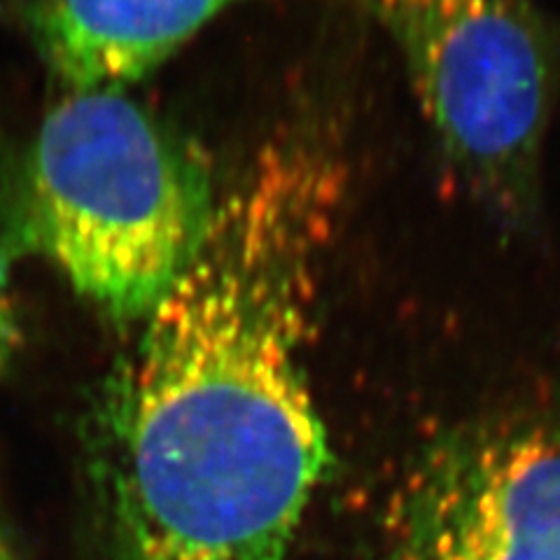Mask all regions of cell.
<instances>
[{
  "mask_svg": "<svg viewBox=\"0 0 560 560\" xmlns=\"http://www.w3.org/2000/svg\"><path fill=\"white\" fill-rule=\"evenodd\" d=\"M0 560H16L12 549L8 547V541L3 539V535H0Z\"/></svg>",
  "mask_w": 560,
  "mask_h": 560,
  "instance_id": "cell-7",
  "label": "cell"
},
{
  "mask_svg": "<svg viewBox=\"0 0 560 560\" xmlns=\"http://www.w3.org/2000/svg\"><path fill=\"white\" fill-rule=\"evenodd\" d=\"M471 195L504 224L539 206L560 40L533 0H370Z\"/></svg>",
  "mask_w": 560,
  "mask_h": 560,
  "instance_id": "cell-3",
  "label": "cell"
},
{
  "mask_svg": "<svg viewBox=\"0 0 560 560\" xmlns=\"http://www.w3.org/2000/svg\"><path fill=\"white\" fill-rule=\"evenodd\" d=\"M388 560H560V416L486 418L434 442L393 506Z\"/></svg>",
  "mask_w": 560,
  "mask_h": 560,
  "instance_id": "cell-4",
  "label": "cell"
},
{
  "mask_svg": "<svg viewBox=\"0 0 560 560\" xmlns=\"http://www.w3.org/2000/svg\"><path fill=\"white\" fill-rule=\"evenodd\" d=\"M70 92L121 90L241 0H8Z\"/></svg>",
  "mask_w": 560,
  "mask_h": 560,
  "instance_id": "cell-5",
  "label": "cell"
},
{
  "mask_svg": "<svg viewBox=\"0 0 560 560\" xmlns=\"http://www.w3.org/2000/svg\"><path fill=\"white\" fill-rule=\"evenodd\" d=\"M215 206L201 156L121 90L70 92L16 183L26 238L115 323H143L178 283Z\"/></svg>",
  "mask_w": 560,
  "mask_h": 560,
  "instance_id": "cell-2",
  "label": "cell"
},
{
  "mask_svg": "<svg viewBox=\"0 0 560 560\" xmlns=\"http://www.w3.org/2000/svg\"><path fill=\"white\" fill-rule=\"evenodd\" d=\"M20 320H16L14 304L10 296V265L0 248V366H5L20 346Z\"/></svg>",
  "mask_w": 560,
  "mask_h": 560,
  "instance_id": "cell-6",
  "label": "cell"
},
{
  "mask_svg": "<svg viewBox=\"0 0 560 560\" xmlns=\"http://www.w3.org/2000/svg\"><path fill=\"white\" fill-rule=\"evenodd\" d=\"M335 171L261 150L143 320L96 444L105 560H288L329 467L304 370Z\"/></svg>",
  "mask_w": 560,
  "mask_h": 560,
  "instance_id": "cell-1",
  "label": "cell"
}]
</instances>
